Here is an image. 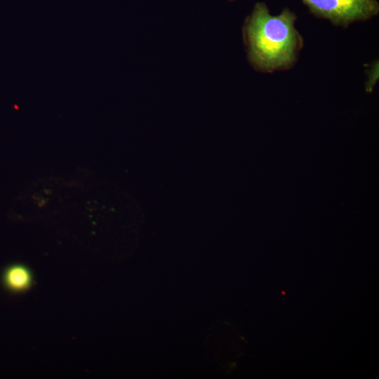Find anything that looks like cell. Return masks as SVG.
Returning <instances> with one entry per match:
<instances>
[{"instance_id":"cell-1","label":"cell","mask_w":379,"mask_h":379,"mask_svg":"<svg viewBox=\"0 0 379 379\" xmlns=\"http://www.w3.org/2000/svg\"><path fill=\"white\" fill-rule=\"evenodd\" d=\"M296 19L288 8L272 15L265 4L255 5L242 30L248 60L256 71L272 73L293 67L303 46Z\"/></svg>"},{"instance_id":"cell-3","label":"cell","mask_w":379,"mask_h":379,"mask_svg":"<svg viewBox=\"0 0 379 379\" xmlns=\"http://www.w3.org/2000/svg\"><path fill=\"white\" fill-rule=\"evenodd\" d=\"M2 281L8 291L21 292L27 289L30 285V272L22 265H11L4 270Z\"/></svg>"},{"instance_id":"cell-4","label":"cell","mask_w":379,"mask_h":379,"mask_svg":"<svg viewBox=\"0 0 379 379\" xmlns=\"http://www.w3.org/2000/svg\"><path fill=\"white\" fill-rule=\"evenodd\" d=\"M230 1H234V0H230Z\"/></svg>"},{"instance_id":"cell-2","label":"cell","mask_w":379,"mask_h":379,"mask_svg":"<svg viewBox=\"0 0 379 379\" xmlns=\"http://www.w3.org/2000/svg\"><path fill=\"white\" fill-rule=\"evenodd\" d=\"M314 15L328 20L336 26L347 27L378 15L376 0H302Z\"/></svg>"}]
</instances>
